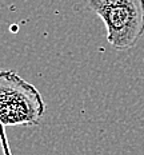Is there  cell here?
Wrapping results in <instances>:
<instances>
[{"label":"cell","instance_id":"obj_1","mask_svg":"<svg viewBox=\"0 0 144 155\" xmlns=\"http://www.w3.org/2000/svg\"><path fill=\"white\" fill-rule=\"evenodd\" d=\"M46 112V103L34 84L12 70H0V143L11 154L5 137L7 126H36Z\"/></svg>","mask_w":144,"mask_h":155},{"label":"cell","instance_id":"obj_2","mask_svg":"<svg viewBox=\"0 0 144 155\" xmlns=\"http://www.w3.org/2000/svg\"><path fill=\"white\" fill-rule=\"evenodd\" d=\"M85 8L103 20L107 41L115 50L135 47L144 35V0H84Z\"/></svg>","mask_w":144,"mask_h":155}]
</instances>
